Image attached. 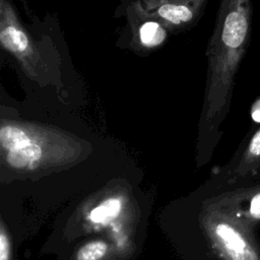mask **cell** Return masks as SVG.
<instances>
[{"instance_id":"11","label":"cell","mask_w":260,"mask_h":260,"mask_svg":"<svg viewBox=\"0 0 260 260\" xmlns=\"http://www.w3.org/2000/svg\"><path fill=\"white\" fill-rule=\"evenodd\" d=\"M250 115L255 123L260 124V98L254 101V103L252 104Z\"/></svg>"},{"instance_id":"5","label":"cell","mask_w":260,"mask_h":260,"mask_svg":"<svg viewBox=\"0 0 260 260\" xmlns=\"http://www.w3.org/2000/svg\"><path fill=\"white\" fill-rule=\"evenodd\" d=\"M232 214L257 228L260 224V179L239 187L232 196Z\"/></svg>"},{"instance_id":"3","label":"cell","mask_w":260,"mask_h":260,"mask_svg":"<svg viewBox=\"0 0 260 260\" xmlns=\"http://www.w3.org/2000/svg\"><path fill=\"white\" fill-rule=\"evenodd\" d=\"M0 44L16 59L28 77L36 80L40 77V53L8 0H0Z\"/></svg>"},{"instance_id":"9","label":"cell","mask_w":260,"mask_h":260,"mask_svg":"<svg viewBox=\"0 0 260 260\" xmlns=\"http://www.w3.org/2000/svg\"><path fill=\"white\" fill-rule=\"evenodd\" d=\"M108 252V245L101 241H93L82 246L77 254V260H101Z\"/></svg>"},{"instance_id":"6","label":"cell","mask_w":260,"mask_h":260,"mask_svg":"<svg viewBox=\"0 0 260 260\" xmlns=\"http://www.w3.org/2000/svg\"><path fill=\"white\" fill-rule=\"evenodd\" d=\"M149 14L156 15L170 25L179 26L194 19V10L185 2L162 0L155 9H148Z\"/></svg>"},{"instance_id":"1","label":"cell","mask_w":260,"mask_h":260,"mask_svg":"<svg viewBox=\"0 0 260 260\" xmlns=\"http://www.w3.org/2000/svg\"><path fill=\"white\" fill-rule=\"evenodd\" d=\"M252 0H220L207 56V80L199 133L208 141L221 134L237 73L251 39Z\"/></svg>"},{"instance_id":"2","label":"cell","mask_w":260,"mask_h":260,"mask_svg":"<svg viewBox=\"0 0 260 260\" xmlns=\"http://www.w3.org/2000/svg\"><path fill=\"white\" fill-rule=\"evenodd\" d=\"M74 138L61 129L36 122L1 119L0 147L7 165L16 170L39 166L51 146L73 144Z\"/></svg>"},{"instance_id":"4","label":"cell","mask_w":260,"mask_h":260,"mask_svg":"<svg viewBox=\"0 0 260 260\" xmlns=\"http://www.w3.org/2000/svg\"><path fill=\"white\" fill-rule=\"evenodd\" d=\"M232 181L240 187L260 179V127L252 129L241 143L231 169Z\"/></svg>"},{"instance_id":"10","label":"cell","mask_w":260,"mask_h":260,"mask_svg":"<svg viewBox=\"0 0 260 260\" xmlns=\"http://www.w3.org/2000/svg\"><path fill=\"white\" fill-rule=\"evenodd\" d=\"M0 260H10V241L3 224L0 232Z\"/></svg>"},{"instance_id":"8","label":"cell","mask_w":260,"mask_h":260,"mask_svg":"<svg viewBox=\"0 0 260 260\" xmlns=\"http://www.w3.org/2000/svg\"><path fill=\"white\" fill-rule=\"evenodd\" d=\"M121 201L117 198H109L93 208L89 214V218L93 222H107L116 218L121 211Z\"/></svg>"},{"instance_id":"7","label":"cell","mask_w":260,"mask_h":260,"mask_svg":"<svg viewBox=\"0 0 260 260\" xmlns=\"http://www.w3.org/2000/svg\"><path fill=\"white\" fill-rule=\"evenodd\" d=\"M138 38L143 47L154 48L160 46L165 42L167 38V30L159 22L148 20L139 26Z\"/></svg>"}]
</instances>
